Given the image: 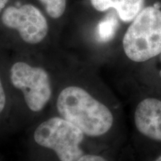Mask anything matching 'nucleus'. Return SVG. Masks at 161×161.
I'll return each instance as SVG.
<instances>
[{"label":"nucleus","instance_id":"f257e3e1","mask_svg":"<svg viewBox=\"0 0 161 161\" xmlns=\"http://www.w3.org/2000/svg\"><path fill=\"white\" fill-rule=\"evenodd\" d=\"M55 106L58 116L75 125L87 137H104L115 124L109 107L81 86H64L58 93Z\"/></svg>","mask_w":161,"mask_h":161},{"label":"nucleus","instance_id":"f03ea898","mask_svg":"<svg viewBox=\"0 0 161 161\" xmlns=\"http://www.w3.org/2000/svg\"><path fill=\"white\" fill-rule=\"evenodd\" d=\"M125 54L135 63H143L161 54V11L144 8L130 23L122 39Z\"/></svg>","mask_w":161,"mask_h":161},{"label":"nucleus","instance_id":"7ed1b4c3","mask_svg":"<svg viewBox=\"0 0 161 161\" xmlns=\"http://www.w3.org/2000/svg\"><path fill=\"white\" fill-rule=\"evenodd\" d=\"M84 138L78 127L59 116L40 122L33 133L35 143L52 151L60 161H77L83 156Z\"/></svg>","mask_w":161,"mask_h":161},{"label":"nucleus","instance_id":"20e7f679","mask_svg":"<svg viewBox=\"0 0 161 161\" xmlns=\"http://www.w3.org/2000/svg\"><path fill=\"white\" fill-rule=\"evenodd\" d=\"M12 86L23 94L26 106L33 113H40L52 97V78L47 70L24 61L12 64L9 71Z\"/></svg>","mask_w":161,"mask_h":161},{"label":"nucleus","instance_id":"39448f33","mask_svg":"<svg viewBox=\"0 0 161 161\" xmlns=\"http://www.w3.org/2000/svg\"><path fill=\"white\" fill-rule=\"evenodd\" d=\"M0 22L6 29L17 31L24 42L31 45L41 43L49 32L45 16L31 4L8 6L0 15Z\"/></svg>","mask_w":161,"mask_h":161},{"label":"nucleus","instance_id":"423d86ee","mask_svg":"<svg viewBox=\"0 0 161 161\" xmlns=\"http://www.w3.org/2000/svg\"><path fill=\"white\" fill-rule=\"evenodd\" d=\"M134 123L141 135L161 142V99L148 96L140 100L134 111Z\"/></svg>","mask_w":161,"mask_h":161},{"label":"nucleus","instance_id":"0eeeda50","mask_svg":"<svg viewBox=\"0 0 161 161\" xmlns=\"http://www.w3.org/2000/svg\"><path fill=\"white\" fill-rule=\"evenodd\" d=\"M145 0H108L98 11H105L113 8L118 13L122 21L132 22L143 9Z\"/></svg>","mask_w":161,"mask_h":161},{"label":"nucleus","instance_id":"6e6552de","mask_svg":"<svg viewBox=\"0 0 161 161\" xmlns=\"http://www.w3.org/2000/svg\"><path fill=\"white\" fill-rule=\"evenodd\" d=\"M45 8L47 14L53 19H58L64 14L66 0H38Z\"/></svg>","mask_w":161,"mask_h":161},{"label":"nucleus","instance_id":"1a4fd4ad","mask_svg":"<svg viewBox=\"0 0 161 161\" xmlns=\"http://www.w3.org/2000/svg\"><path fill=\"white\" fill-rule=\"evenodd\" d=\"M6 104H7V97H6L5 91V89H4L1 76H0V115L5 110Z\"/></svg>","mask_w":161,"mask_h":161},{"label":"nucleus","instance_id":"9d476101","mask_svg":"<svg viewBox=\"0 0 161 161\" xmlns=\"http://www.w3.org/2000/svg\"><path fill=\"white\" fill-rule=\"evenodd\" d=\"M77 161H108L104 157L97 155V154H84L83 156L80 157Z\"/></svg>","mask_w":161,"mask_h":161},{"label":"nucleus","instance_id":"9b49d317","mask_svg":"<svg viewBox=\"0 0 161 161\" xmlns=\"http://www.w3.org/2000/svg\"><path fill=\"white\" fill-rule=\"evenodd\" d=\"M91 1L92 5L93 6V8L97 11H99L100 8L104 5V3H107L108 0H90Z\"/></svg>","mask_w":161,"mask_h":161},{"label":"nucleus","instance_id":"f8f14e48","mask_svg":"<svg viewBox=\"0 0 161 161\" xmlns=\"http://www.w3.org/2000/svg\"><path fill=\"white\" fill-rule=\"evenodd\" d=\"M9 0H0V15L2 14L4 10L7 7Z\"/></svg>","mask_w":161,"mask_h":161},{"label":"nucleus","instance_id":"ddd939ff","mask_svg":"<svg viewBox=\"0 0 161 161\" xmlns=\"http://www.w3.org/2000/svg\"><path fill=\"white\" fill-rule=\"evenodd\" d=\"M153 161H161V154L159 156L157 157V158L154 159V160Z\"/></svg>","mask_w":161,"mask_h":161},{"label":"nucleus","instance_id":"4468645a","mask_svg":"<svg viewBox=\"0 0 161 161\" xmlns=\"http://www.w3.org/2000/svg\"><path fill=\"white\" fill-rule=\"evenodd\" d=\"M160 63H161V54L160 55ZM159 75H160V78H161V69H160V72H159Z\"/></svg>","mask_w":161,"mask_h":161}]
</instances>
